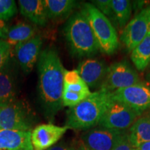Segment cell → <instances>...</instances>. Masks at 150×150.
I'll return each mask as SVG.
<instances>
[{
	"label": "cell",
	"mask_w": 150,
	"mask_h": 150,
	"mask_svg": "<svg viewBox=\"0 0 150 150\" xmlns=\"http://www.w3.org/2000/svg\"><path fill=\"white\" fill-rule=\"evenodd\" d=\"M37 65L40 100L45 115L52 120L64 107L62 95L65 69L58 52L52 47L41 51Z\"/></svg>",
	"instance_id": "6da1fadb"
},
{
	"label": "cell",
	"mask_w": 150,
	"mask_h": 150,
	"mask_svg": "<svg viewBox=\"0 0 150 150\" xmlns=\"http://www.w3.org/2000/svg\"><path fill=\"white\" fill-rule=\"evenodd\" d=\"M109 92L99 90L91 93L87 98L66 112L65 127L76 130H89L98 125L111 101Z\"/></svg>",
	"instance_id": "7a4b0ae2"
},
{
	"label": "cell",
	"mask_w": 150,
	"mask_h": 150,
	"mask_svg": "<svg viewBox=\"0 0 150 150\" xmlns=\"http://www.w3.org/2000/svg\"><path fill=\"white\" fill-rule=\"evenodd\" d=\"M64 35L73 56L91 57L99 50L88 20L81 10L68 19L64 28Z\"/></svg>",
	"instance_id": "3957f363"
},
{
	"label": "cell",
	"mask_w": 150,
	"mask_h": 150,
	"mask_svg": "<svg viewBox=\"0 0 150 150\" xmlns=\"http://www.w3.org/2000/svg\"><path fill=\"white\" fill-rule=\"evenodd\" d=\"M81 11L86 15L98 42L99 50L104 54H113L119 46L117 33L110 20L91 3L83 4Z\"/></svg>",
	"instance_id": "277c9868"
},
{
	"label": "cell",
	"mask_w": 150,
	"mask_h": 150,
	"mask_svg": "<svg viewBox=\"0 0 150 150\" xmlns=\"http://www.w3.org/2000/svg\"><path fill=\"white\" fill-rule=\"evenodd\" d=\"M34 113L29 104L15 99L0 104V129L31 131Z\"/></svg>",
	"instance_id": "5b68a950"
},
{
	"label": "cell",
	"mask_w": 150,
	"mask_h": 150,
	"mask_svg": "<svg viewBox=\"0 0 150 150\" xmlns=\"http://www.w3.org/2000/svg\"><path fill=\"white\" fill-rule=\"evenodd\" d=\"M141 115L125 103L112 98L98 125L103 128L127 130Z\"/></svg>",
	"instance_id": "8992f818"
},
{
	"label": "cell",
	"mask_w": 150,
	"mask_h": 150,
	"mask_svg": "<svg viewBox=\"0 0 150 150\" xmlns=\"http://www.w3.org/2000/svg\"><path fill=\"white\" fill-rule=\"evenodd\" d=\"M139 83L138 73L127 61L112 63L100 86V90L109 92L125 88Z\"/></svg>",
	"instance_id": "52a82bcc"
},
{
	"label": "cell",
	"mask_w": 150,
	"mask_h": 150,
	"mask_svg": "<svg viewBox=\"0 0 150 150\" xmlns=\"http://www.w3.org/2000/svg\"><path fill=\"white\" fill-rule=\"evenodd\" d=\"M127 130L98 127L87 130L81 136L82 143L90 150H113Z\"/></svg>",
	"instance_id": "ba28073f"
},
{
	"label": "cell",
	"mask_w": 150,
	"mask_h": 150,
	"mask_svg": "<svg viewBox=\"0 0 150 150\" xmlns=\"http://www.w3.org/2000/svg\"><path fill=\"white\" fill-rule=\"evenodd\" d=\"M91 94L88 86L81 78L76 70H65L62 95L63 106L73 107Z\"/></svg>",
	"instance_id": "9c48e42d"
},
{
	"label": "cell",
	"mask_w": 150,
	"mask_h": 150,
	"mask_svg": "<svg viewBox=\"0 0 150 150\" xmlns=\"http://www.w3.org/2000/svg\"><path fill=\"white\" fill-rule=\"evenodd\" d=\"M110 94L113 99L125 103L141 113L150 109V88L144 84L137 83L117 90Z\"/></svg>",
	"instance_id": "30bf717a"
},
{
	"label": "cell",
	"mask_w": 150,
	"mask_h": 150,
	"mask_svg": "<svg viewBox=\"0 0 150 150\" xmlns=\"http://www.w3.org/2000/svg\"><path fill=\"white\" fill-rule=\"evenodd\" d=\"M149 30V13L147 8L142 9L124 28L121 40L129 51H133Z\"/></svg>",
	"instance_id": "8fae6325"
},
{
	"label": "cell",
	"mask_w": 150,
	"mask_h": 150,
	"mask_svg": "<svg viewBox=\"0 0 150 150\" xmlns=\"http://www.w3.org/2000/svg\"><path fill=\"white\" fill-rule=\"evenodd\" d=\"M42 45V38L40 35H36L14 47L13 53L16 61L24 72L29 73L32 71L38 61Z\"/></svg>",
	"instance_id": "7c38bea8"
},
{
	"label": "cell",
	"mask_w": 150,
	"mask_h": 150,
	"mask_svg": "<svg viewBox=\"0 0 150 150\" xmlns=\"http://www.w3.org/2000/svg\"><path fill=\"white\" fill-rule=\"evenodd\" d=\"M67 127H59L52 123L38 125L31 131V142L34 150H47L55 145L64 135Z\"/></svg>",
	"instance_id": "4fadbf2b"
},
{
	"label": "cell",
	"mask_w": 150,
	"mask_h": 150,
	"mask_svg": "<svg viewBox=\"0 0 150 150\" xmlns=\"http://www.w3.org/2000/svg\"><path fill=\"white\" fill-rule=\"evenodd\" d=\"M108 67L104 61L88 58L80 62L76 69L81 78L89 88L100 87L104 81Z\"/></svg>",
	"instance_id": "5bb4252c"
},
{
	"label": "cell",
	"mask_w": 150,
	"mask_h": 150,
	"mask_svg": "<svg viewBox=\"0 0 150 150\" xmlns=\"http://www.w3.org/2000/svg\"><path fill=\"white\" fill-rule=\"evenodd\" d=\"M0 150H34L31 131L0 129Z\"/></svg>",
	"instance_id": "9a60e30c"
},
{
	"label": "cell",
	"mask_w": 150,
	"mask_h": 150,
	"mask_svg": "<svg viewBox=\"0 0 150 150\" xmlns=\"http://www.w3.org/2000/svg\"><path fill=\"white\" fill-rule=\"evenodd\" d=\"M18 4L22 16L36 25H46L48 18L42 0H20Z\"/></svg>",
	"instance_id": "2e32d148"
},
{
	"label": "cell",
	"mask_w": 150,
	"mask_h": 150,
	"mask_svg": "<svg viewBox=\"0 0 150 150\" xmlns=\"http://www.w3.org/2000/svg\"><path fill=\"white\" fill-rule=\"evenodd\" d=\"M36 29L31 24L25 22H19L5 31L4 38L12 47L30 40L36 35Z\"/></svg>",
	"instance_id": "e0dca14e"
},
{
	"label": "cell",
	"mask_w": 150,
	"mask_h": 150,
	"mask_svg": "<svg viewBox=\"0 0 150 150\" xmlns=\"http://www.w3.org/2000/svg\"><path fill=\"white\" fill-rule=\"evenodd\" d=\"M129 140L134 147L150 141V114L138 118L129 129Z\"/></svg>",
	"instance_id": "ac0fdd59"
},
{
	"label": "cell",
	"mask_w": 150,
	"mask_h": 150,
	"mask_svg": "<svg viewBox=\"0 0 150 150\" xmlns=\"http://www.w3.org/2000/svg\"><path fill=\"white\" fill-rule=\"evenodd\" d=\"M48 19L60 20L68 17L76 5L73 0H42Z\"/></svg>",
	"instance_id": "d6986e66"
},
{
	"label": "cell",
	"mask_w": 150,
	"mask_h": 150,
	"mask_svg": "<svg viewBox=\"0 0 150 150\" xmlns=\"http://www.w3.org/2000/svg\"><path fill=\"white\" fill-rule=\"evenodd\" d=\"M148 9V8H147ZM149 13V11H148ZM131 59L139 71L145 70L150 63V16L149 14V30L144 39L137 45L132 52Z\"/></svg>",
	"instance_id": "ffe728a7"
},
{
	"label": "cell",
	"mask_w": 150,
	"mask_h": 150,
	"mask_svg": "<svg viewBox=\"0 0 150 150\" xmlns=\"http://www.w3.org/2000/svg\"><path fill=\"white\" fill-rule=\"evenodd\" d=\"M8 64L0 71V104L16 99V83Z\"/></svg>",
	"instance_id": "44dd1931"
},
{
	"label": "cell",
	"mask_w": 150,
	"mask_h": 150,
	"mask_svg": "<svg viewBox=\"0 0 150 150\" xmlns=\"http://www.w3.org/2000/svg\"><path fill=\"white\" fill-rule=\"evenodd\" d=\"M114 20L120 29L125 28L131 15V3L127 0H112Z\"/></svg>",
	"instance_id": "7402d4cb"
},
{
	"label": "cell",
	"mask_w": 150,
	"mask_h": 150,
	"mask_svg": "<svg viewBox=\"0 0 150 150\" xmlns=\"http://www.w3.org/2000/svg\"><path fill=\"white\" fill-rule=\"evenodd\" d=\"M18 12L13 0H0V20H8Z\"/></svg>",
	"instance_id": "603a6c76"
},
{
	"label": "cell",
	"mask_w": 150,
	"mask_h": 150,
	"mask_svg": "<svg viewBox=\"0 0 150 150\" xmlns=\"http://www.w3.org/2000/svg\"><path fill=\"white\" fill-rule=\"evenodd\" d=\"M12 49V47L5 40H0V71L8 63Z\"/></svg>",
	"instance_id": "cb8c5ba5"
},
{
	"label": "cell",
	"mask_w": 150,
	"mask_h": 150,
	"mask_svg": "<svg viewBox=\"0 0 150 150\" xmlns=\"http://www.w3.org/2000/svg\"><path fill=\"white\" fill-rule=\"evenodd\" d=\"M93 4L99 9L108 18L114 20V14L112 8V2L110 0H95L93 1Z\"/></svg>",
	"instance_id": "d4e9b609"
},
{
	"label": "cell",
	"mask_w": 150,
	"mask_h": 150,
	"mask_svg": "<svg viewBox=\"0 0 150 150\" xmlns=\"http://www.w3.org/2000/svg\"><path fill=\"white\" fill-rule=\"evenodd\" d=\"M79 145L74 141H62L52 146L47 150H76Z\"/></svg>",
	"instance_id": "484cf974"
},
{
	"label": "cell",
	"mask_w": 150,
	"mask_h": 150,
	"mask_svg": "<svg viewBox=\"0 0 150 150\" xmlns=\"http://www.w3.org/2000/svg\"><path fill=\"white\" fill-rule=\"evenodd\" d=\"M113 150H136V147H134L129 138V131L123 137L121 141L117 144Z\"/></svg>",
	"instance_id": "4316f807"
},
{
	"label": "cell",
	"mask_w": 150,
	"mask_h": 150,
	"mask_svg": "<svg viewBox=\"0 0 150 150\" xmlns=\"http://www.w3.org/2000/svg\"><path fill=\"white\" fill-rule=\"evenodd\" d=\"M137 150H150V141L144 142L138 146V147H136Z\"/></svg>",
	"instance_id": "83f0119b"
},
{
	"label": "cell",
	"mask_w": 150,
	"mask_h": 150,
	"mask_svg": "<svg viewBox=\"0 0 150 150\" xmlns=\"http://www.w3.org/2000/svg\"><path fill=\"white\" fill-rule=\"evenodd\" d=\"M76 150H90V149H88V148L86 147L83 143H82V142H80V143H79Z\"/></svg>",
	"instance_id": "f1b7e54d"
},
{
	"label": "cell",
	"mask_w": 150,
	"mask_h": 150,
	"mask_svg": "<svg viewBox=\"0 0 150 150\" xmlns=\"http://www.w3.org/2000/svg\"><path fill=\"white\" fill-rule=\"evenodd\" d=\"M5 31L1 29V27L0 26V40L1 39H4V34H5Z\"/></svg>",
	"instance_id": "f546056e"
},
{
	"label": "cell",
	"mask_w": 150,
	"mask_h": 150,
	"mask_svg": "<svg viewBox=\"0 0 150 150\" xmlns=\"http://www.w3.org/2000/svg\"><path fill=\"white\" fill-rule=\"evenodd\" d=\"M147 80H148V81H149V83L150 84V72L147 75Z\"/></svg>",
	"instance_id": "4dcf8cb0"
},
{
	"label": "cell",
	"mask_w": 150,
	"mask_h": 150,
	"mask_svg": "<svg viewBox=\"0 0 150 150\" xmlns=\"http://www.w3.org/2000/svg\"><path fill=\"white\" fill-rule=\"evenodd\" d=\"M147 8H148V11H149V16H150V6L147 7Z\"/></svg>",
	"instance_id": "1f68e13d"
},
{
	"label": "cell",
	"mask_w": 150,
	"mask_h": 150,
	"mask_svg": "<svg viewBox=\"0 0 150 150\" xmlns=\"http://www.w3.org/2000/svg\"><path fill=\"white\" fill-rule=\"evenodd\" d=\"M136 150H137V149H136Z\"/></svg>",
	"instance_id": "d6a6232c"
}]
</instances>
